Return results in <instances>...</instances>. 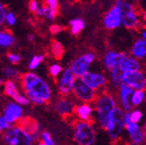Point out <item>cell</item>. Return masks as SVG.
<instances>
[{
  "instance_id": "obj_1",
  "label": "cell",
  "mask_w": 146,
  "mask_h": 145,
  "mask_svg": "<svg viewBox=\"0 0 146 145\" xmlns=\"http://www.w3.org/2000/svg\"><path fill=\"white\" fill-rule=\"evenodd\" d=\"M19 83L23 92L34 105L43 106L52 99L53 92L49 83L33 71L21 74Z\"/></svg>"
},
{
  "instance_id": "obj_2",
  "label": "cell",
  "mask_w": 146,
  "mask_h": 145,
  "mask_svg": "<svg viewBox=\"0 0 146 145\" xmlns=\"http://www.w3.org/2000/svg\"><path fill=\"white\" fill-rule=\"evenodd\" d=\"M93 104L94 107V124L102 129H105L112 112L119 106L118 99L111 92L106 90L98 93Z\"/></svg>"
},
{
  "instance_id": "obj_3",
  "label": "cell",
  "mask_w": 146,
  "mask_h": 145,
  "mask_svg": "<svg viewBox=\"0 0 146 145\" xmlns=\"http://www.w3.org/2000/svg\"><path fill=\"white\" fill-rule=\"evenodd\" d=\"M97 131L94 122L76 120L73 125L72 139L76 145H94L96 141Z\"/></svg>"
},
{
  "instance_id": "obj_4",
  "label": "cell",
  "mask_w": 146,
  "mask_h": 145,
  "mask_svg": "<svg viewBox=\"0 0 146 145\" xmlns=\"http://www.w3.org/2000/svg\"><path fill=\"white\" fill-rule=\"evenodd\" d=\"M116 5L119 6L122 12V26L127 30L139 28L143 23L142 16L138 11V5L134 1L115 0Z\"/></svg>"
},
{
  "instance_id": "obj_5",
  "label": "cell",
  "mask_w": 146,
  "mask_h": 145,
  "mask_svg": "<svg viewBox=\"0 0 146 145\" xmlns=\"http://www.w3.org/2000/svg\"><path fill=\"white\" fill-rule=\"evenodd\" d=\"M4 145H34L32 135L23 126H13L9 130L2 134Z\"/></svg>"
},
{
  "instance_id": "obj_6",
  "label": "cell",
  "mask_w": 146,
  "mask_h": 145,
  "mask_svg": "<svg viewBox=\"0 0 146 145\" xmlns=\"http://www.w3.org/2000/svg\"><path fill=\"white\" fill-rule=\"evenodd\" d=\"M105 131L113 142H117L121 138V136L126 131V112L118 106L112 112L110 118Z\"/></svg>"
},
{
  "instance_id": "obj_7",
  "label": "cell",
  "mask_w": 146,
  "mask_h": 145,
  "mask_svg": "<svg viewBox=\"0 0 146 145\" xmlns=\"http://www.w3.org/2000/svg\"><path fill=\"white\" fill-rule=\"evenodd\" d=\"M96 60V54L92 52H87L77 57L70 67L78 78H81L91 70L92 65Z\"/></svg>"
},
{
  "instance_id": "obj_8",
  "label": "cell",
  "mask_w": 146,
  "mask_h": 145,
  "mask_svg": "<svg viewBox=\"0 0 146 145\" xmlns=\"http://www.w3.org/2000/svg\"><path fill=\"white\" fill-rule=\"evenodd\" d=\"M98 93L89 87L81 78H78L73 88L71 96L79 103H93Z\"/></svg>"
},
{
  "instance_id": "obj_9",
  "label": "cell",
  "mask_w": 146,
  "mask_h": 145,
  "mask_svg": "<svg viewBox=\"0 0 146 145\" xmlns=\"http://www.w3.org/2000/svg\"><path fill=\"white\" fill-rule=\"evenodd\" d=\"M78 77L73 73L70 67L64 69L62 73L56 78V86L61 96L71 95Z\"/></svg>"
},
{
  "instance_id": "obj_10",
  "label": "cell",
  "mask_w": 146,
  "mask_h": 145,
  "mask_svg": "<svg viewBox=\"0 0 146 145\" xmlns=\"http://www.w3.org/2000/svg\"><path fill=\"white\" fill-rule=\"evenodd\" d=\"M23 107L13 100H7L3 104L1 116L8 121L12 126L20 124V122L24 119Z\"/></svg>"
},
{
  "instance_id": "obj_11",
  "label": "cell",
  "mask_w": 146,
  "mask_h": 145,
  "mask_svg": "<svg viewBox=\"0 0 146 145\" xmlns=\"http://www.w3.org/2000/svg\"><path fill=\"white\" fill-rule=\"evenodd\" d=\"M20 88L21 85H19L16 81L13 80H5L3 84L4 93L7 98L16 101L23 107L29 106L31 103V101L23 92V90H21Z\"/></svg>"
},
{
  "instance_id": "obj_12",
  "label": "cell",
  "mask_w": 146,
  "mask_h": 145,
  "mask_svg": "<svg viewBox=\"0 0 146 145\" xmlns=\"http://www.w3.org/2000/svg\"><path fill=\"white\" fill-rule=\"evenodd\" d=\"M82 80L94 91L101 93L106 91L109 85V78L106 74L100 70H90L81 77Z\"/></svg>"
},
{
  "instance_id": "obj_13",
  "label": "cell",
  "mask_w": 146,
  "mask_h": 145,
  "mask_svg": "<svg viewBox=\"0 0 146 145\" xmlns=\"http://www.w3.org/2000/svg\"><path fill=\"white\" fill-rule=\"evenodd\" d=\"M77 101L71 95L61 96L55 101L54 104V111L62 118H70L74 115L75 108L77 106Z\"/></svg>"
},
{
  "instance_id": "obj_14",
  "label": "cell",
  "mask_w": 146,
  "mask_h": 145,
  "mask_svg": "<svg viewBox=\"0 0 146 145\" xmlns=\"http://www.w3.org/2000/svg\"><path fill=\"white\" fill-rule=\"evenodd\" d=\"M122 78L123 84L130 86L133 90H146V72L143 70L123 73Z\"/></svg>"
},
{
  "instance_id": "obj_15",
  "label": "cell",
  "mask_w": 146,
  "mask_h": 145,
  "mask_svg": "<svg viewBox=\"0 0 146 145\" xmlns=\"http://www.w3.org/2000/svg\"><path fill=\"white\" fill-rule=\"evenodd\" d=\"M131 145H143L145 142V130L140 124L131 122L126 112V131Z\"/></svg>"
},
{
  "instance_id": "obj_16",
  "label": "cell",
  "mask_w": 146,
  "mask_h": 145,
  "mask_svg": "<svg viewBox=\"0 0 146 145\" xmlns=\"http://www.w3.org/2000/svg\"><path fill=\"white\" fill-rule=\"evenodd\" d=\"M103 23L107 30H114L122 26V12L119 6L114 5L104 14Z\"/></svg>"
},
{
  "instance_id": "obj_17",
  "label": "cell",
  "mask_w": 146,
  "mask_h": 145,
  "mask_svg": "<svg viewBox=\"0 0 146 145\" xmlns=\"http://www.w3.org/2000/svg\"><path fill=\"white\" fill-rule=\"evenodd\" d=\"M133 91L134 90L130 86L125 84H122L117 90V99H118L119 106L125 112H130L134 110V107L131 103V95Z\"/></svg>"
},
{
  "instance_id": "obj_18",
  "label": "cell",
  "mask_w": 146,
  "mask_h": 145,
  "mask_svg": "<svg viewBox=\"0 0 146 145\" xmlns=\"http://www.w3.org/2000/svg\"><path fill=\"white\" fill-rule=\"evenodd\" d=\"M74 116L77 120L85 122H94V107L93 103H78Z\"/></svg>"
},
{
  "instance_id": "obj_19",
  "label": "cell",
  "mask_w": 146,
  "mask_h": 145,
  "mask_svg": "<svg viewBox=\"0 0 146 145\" xmlns=\"http://www.w3.org/2000/svg\"><path fill=\"white\" fill-rule=\"evenodd\" d=\"M124 53L125 52H119L115 50H108L104 53L103 56V64L108 72L119 68Z\"/></svg>"
},
{
  "instance_id": "obj_20",
  "label": "cell",
  "mask_w": 146,
  "mask_h": 145,
  "mask_svg": "<svg viewBox=\"0 0 146 145\" xmlns=\"http://www.w3.org/2000/svg\"><path fill=\"white\" fill-rule=\"evenodd\" d=\"M142 62L135 59L131 54H128L127 53H124L122 59L119 62V69L123 72H135V71H139L143 69Z\"/></svg>"
},
{
  "instance_id": "obj_21",
  "label": "cell",
  "mask_w": 146,
  "mask_h": 145,
  "mask_svg": "<svg viewBox=\"0 0 146 145\" xmlns=\"http://www.w3.org/2000/svg\"><path fill=\"white\" fill-rule=\"evenodd\" d=\"M18 125L23 126L26 130H28L29 133L32 135L35 142H38L41 141V136H42V134L44 131L42 130V127L40 126L38 123L35 122L34 120H32L31 119L24 118Z\"/></svg>"
},
{
  "instance_id": "obj_22",
  "label": "cell",
  "mask_w": 146,
  "mask_h": 145,
  "mask_svg": "<svg viewBox=\"0 0 146 145\" xmlns=\"http://www.w3.org/2000/svg\"><path fill=\"white\" fill-rule=\"evenodd\" d=\"M139 61H146V40L139 38L135 40L131 46L130 54Z\"/></svg>"
},
{
  "instance_id": "obj_23",
  "label": "cell",
  "mask_w": 146,
  "mask_h": 145,
  "mask_svg": "<svg viewBox=\"0 0 146 145\" xmlns=\"http://www.w3.org/2000/svg\"><path fill=\"white\" fill-rule=\"evenodd\" d=\"M123 72L118 68L113 70L109 71V85L112 89H115L116 91L119 88V86L123 84V78H122Z\"/></svg>"
},
{
  "instance_id": "obj_24",
  "label": "cell",
  "mask_w": 146,
  "mask_h": 145,
  "mask_svg": "<svg viewBox=\"0 0 146 145\" xmlns=\"http://www.w3.org/2000/svg\"><path fill=\"white\" fill-rule=\"evenodd\" d=\"M15 41L16 40L14 36L9 30H4L0 31V46L1 48L7 49L12 47L15 44Z\"/></svg>"
},
{
  "instance_id": "obj_25",
  "label": "cell",
  "mask_w": 146,
  "mask_h": 145,
  "mask_svg": "<svg viewBox=\"0 0 146 145\" xmlns=\"http://www.w3.org/2000/svg\"><path fill=\"white\" fill-rule=\"evenodd\" d=\"M2 74L5 80L20 81L21 74V72L12 66H5L2 68Z\"/></svg>"
},
{
  "instance_id": "obj_26",
  "label": "cell",
  "mask_w": 146,
  "mask_h": 145,
  "mask_svg": "<svg viewBox=\"0 0 146 145\" xmlns=\"http://www.w3.org/2000/svg\"><path fill=\"white\" fill-rule=\"evenodd\" d=\"M70 26V31L72 35L77 36L80 32H81L84 28H85V21L81 18H74L71 19L69 23Z\"/></svg>"
},
{
  "instance_id": "obj_27",
  "label": "cell",
  "mask_w": 146,
  "mask_h": 145,
  "mask_svg": "<svg viewBox=\"0 0 146 145\" xmlns=\"http://www.w3.org/2000/svg\"><path fill=\"white\" fill-rule=\"evenodd\" d=\"M145 91L142 90H134L132 95H131V103H132L134 109L138 108L145 100Z\"/></svg>"
},
{
  "instance_id": "obj_28",
  "label": "cell",
  "mask_w": 146,
  "mask_h": 145,
  "mask_svg": "<svg viewBox=\"0 0 146 145\" xmlns=\"http://www.w3.org/2000/svg\"><path fill=\"white\" fill-rule=\"evenodd\" d=\"M44 60H45V57H44V55H42V54H36V55L32 56L31 58L30 62H29L28 69L30 70V71L36 70L42 64Z\"/></svg>"
},
{
  "instance_id": "obj_29",
  "label": "cell",
  "mask_w": 146,
  "mask_h": 145,
  "mask_svg": "<svg viewBox=\"0 0 146 145\" xmlns=\"http://www.w3.org/2000/svg\"><path fill=\"white\" fill-rule=\"evenodd\" d=\"M51 53H52L53 56L55 59L59 60L62 57L64 54V47L60 42L58 41H54L51 45Z\"/></svg>"
},
{
  "instance_id": "obj_30",
  "label": "cell",
  "mask_w": 146,
  "mask_h": 145,
  "mask_svg": "<svg viewBox=\"0 0 146 145\" xmlns=\"http://www.w3.org/2000/svg\"><path fill=\"white\" fill-rule=\"evenodd\" d=\"M127 114L128 116L129 120L133 123H136V124H140L141 121L143 120V112L137 108H135L132 111L127 112Z\"/></svg>"
},
{
  "instance_id": "obj_31",
  "label": "cell",
  "mask_w": 146,
  "mask_h": 145,
  "mask_svg": "<svg viewBox=\"0 0 146 145\" xmlns=\"http://www.w3.org/2000/svg\"><path fill=\"white\" fill-rule=\"evenodd\" d=\"M43 11H44V19H46L47 21H54L57 14H58V10H54L53 8H50V7L43 5Z\"/></svg>"
},
{
  "instance_id": "obj_32",
  "label": "cell",
  "mask_w": 146,
  "mask_h": 145,
  "mask_svg": "<svg viewBox=\"0 0 146 145\" xmlns=\"http://www.w3.org/2000/svg\"><path fill=\"white\" fill-rule=\"evenodd\" d=\"M62 71H63V69L59 63H53V64H51L48 68V72L50 76L54 78H57L59 77L62 73Z\"/></svg>"
},
{
  "instance_id": "obj_33",
  "label": "cell",
  "mask_w": 146,
  "mask_h": 145,
  "mask_svg": "<svg viewBox=\"0 0 146 145\" xmlns=\"http://www.w3.org/2000/svg\"><path fill=\"white\" fill-rule=\"evenodd\" d=\"M6 60L12 65H18L21 62V56L17 53L8 52L6 54Z\"/></svg>"
},
{
  "instance_id": "obj_34",
  "label": "cell",
  "mask_w": 146,
  "mask_h": 145,
  "mask_svg": "<svg viewBox=\"0 0 146 145\" xmlns=\"http://www.w3.org/2000/svg\"><path fill=\"white\" fill-rule=\"evenodd\" d=\"M16 21H17V18L15 16V14H14L11 11H8V13H7V15H6V18H5V24L7 27H13V26L15 25Z\"/></svg>"
},
{
  "instance_id": "obj_35",
  "label": "cell",
  "mask_w": 146,
  "mask_h": 145,
  "mask_svg": "<svg viewBox=\"0 0 146 145\" xmlns=\"http://www.w3.org/2000/svg\"><path fill=\"white\" fill-rule=\"evenodd\" d=\"M12 126H13L3 117V116H0V132L3 134L6 132L7 130H9Z\"/></svg>"
},
{
  "instance_id": "obj_36",
  "label": "cell",
  "mask_w": 146,
  "mask_h": 145,
  "mask_svg": "<svg viewBox=\"0 0 146 145\" xmlns=\"http://www.w3.org/2000/svg\"><path fill=\"white\" fill-rule=\"evenodd\" d=\"M28 6H29V10H30L31 13H36L42 5H40V3L38 1V0H30Z\"/></svg>"
},
{
  "instance_id": "obj_37",
  "label": "cell",
  "mask_w": 146,
  "mask_h": 145,
  "mask_svg": "<svg viewBox=\"0 0 146 145\" xmlns=\"http://www.w3.org/2000/svg\"><path fill=\"white\" fill-rule=\"evenodd\" d=\"M7 13H8V11L6 10L5 5L1 3L0 4V24L1 25L5 24V18L7 15Z\"/></svg>"
},
{
  "instance_id": "obj_38",
  "label": "cell",
  "mask_w": 146,
  "mask_h": 145,
  "mask_svg": "<svg viewBox=\"0 0 146 145\" xmlns=\"http://www.w3.org/2000/svg\"><path fill=\"white\" fill-rule=\"evenodd\" d=\"M44 5L50 7V8L58 10V7H59V1H58V0H45Z\"/></svg>"
},
{
  "instance_id": "obj_39",
  "label": "cell",
  "mask_w": 146,
  "mask_h": 145,
  "mask_svg": "<svg viewBox=\"0 0 146 145\" xmlns=\"http://www.w3.org/2000/svg\"><path fill=\"white\" fill-rule=\"evenodd\" d=\"M61 30H62V27L60 25H58V24H53V25L50 26V31L54 35L60 33Z\"/></svg>"
},
{
  "instance_id": "obj_40",
  "label": "cell",
  "mask_w": 146,
  "mask_h": 145,
  "mask_svg": "<svg viewBox=\"0 0 146 145\" xmlns=\"http://www.w3.org/2000/svg\"><path fill=\"white\" fill-rule=\"evenodd\" d=\"M35 15L38 18H44V11H43V7L42 6L38 9V11L35 13Z\"/></svg>"
},
{
  "instance_id": "obj_41",
  "label": "cell",
  "mask_w": 146,
  "mask_h": 145,
  "mask_svg": "<svg viewBox=\"0 0 146 145\" xmlns=\"http://www.w3.org/2000/svg\"><path fill=\"white\" fill-rule=\"evenodd\" d=\"M140 37H141V38L146 40V28H142V30H141Z\"/></svg>"
},
{
  "instance_id": "obj_42",
  "label": "cell",
  "mask_w": 146,
  "mask_h": 145,
  "mask_svg": "<svg viewBox=\"0 0 146 145\" xmlns=\"http://www.w3.org/2000/svg\"><path fill=\"white\" fill-rule=\"evenodd\" d=\"M141 16H142V21H143V23L146 24V10H144V11L142 12Z\"/></svg>"
},
{
  "instance_id": "obj_43",
  "label": "cell",
  "mask_w": 146,
  "mask_h": 145,
  "mask_svg": "<svg viewBox=\"0 0 146 145\" xmlns=\"http://www.w3.org/2000/svg\"><path fill=\"white\" fill-rule=\"evenodd\" d=\"M28 40L29 41H34L35 40V36L33 35V34H31V35H29L28 36Z\"/></svg>"
},
{
  "instance_id": "obj_44",
  "label": "cell",
  "mask_w": 146,
  "mask_h": 145,
  "mask_svg": "<svg viewBox=\"0 0 146 145\" xmlns=\"http://www.w3.org/2000/svg\"><path fill=\"white\" fill-rule=\"evenodd\" d=\"M35 145H46V144H45V142H44L39 141V142H36Z\"/></svg>"
},
{
  "instance_id": "obj_45",
  "label": "cell",
  "mask_w": 146,
  "mask_h": 145,
  "mask_svg": "<svg viewBox=\"0 0 146 145\" xmlns=\"http://www.w3.org/2000/svg\"><path fill=\"white\" fill-rule=\"evenodd\" d=\"M143 128H144V130L146 131V120H145V122H144V125H143Z\"/></svg>"
},
{
  "instance_id": "obj_46",
  "label": "cell",
  "mask_w": 146,
  "mask_h": 145,
  "mask_svg": "<svg viewBox=\"0 0 146 145\" xmlns=\"http://www.w3.org/2000/svg\"><path fill=\"white\" fill-rule=\"evenodd\" d=\"M138 2L141 3V2H146V0H138Z\"/></svg>"
},
{
  "instance_id": "obj_47",
  "label": "cell",
  "mask_w": 146,
  "mask_h": 145,
  "mask_svg": "<svg viewBox=\"0 0 146 145\" xmlns=\"http://www.w3.org/2000/svg\"><path fill=\"white\" fill-rule=\"evenodd\" d=\"M144 139H145V142H146V131L144 133Z\"/></svg>"
},
{
  "instance_id": "obj_48",
  "label": "cell",
  "mask_w": 146,
  "mask_h": 145,
  "mask_svg": "<svg viewBox=\"0 0 146 145\" xmlns=\"http://www.w3.org/2000/svg\"><path fill=\"white\" fill-rule=\"evenodd\" d=\"M127 1H134V0H127Z\"/></svg>"
}]
</instances>
